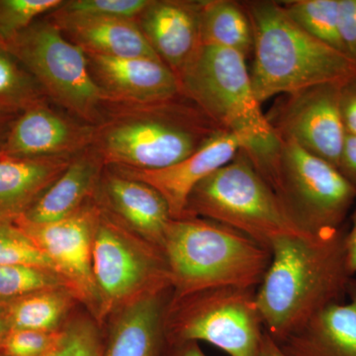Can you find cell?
Listing matches in <instances>:
<instances>
[{
    "label": "cell",
    "instance_id": "cell-31",
    "mask_svg": "<svg viewBox=\"0 0 356 356\" xmlns=\"http://www.w3.org/2000/svg\"><path fill=\"white\" fill-rule=\"evenodd\" d=\"M9 264H26L55 271L46 255L13 222H0V266Z\"/></svg>",
    "mask_w": 356,
    "mask_h": 356
},
{
    "label": "cell",
    "instance_id": "cell-19",
    "mask_svg": "<svg viewBox=\"0 0 356 356\" xmlns=\"http://www.w3.org/2000/svg\"><path fill=\"white\" fill-rule=\"evenodd\" d=\"M350 300L318 312L280 344L287 356H356V280Z\"/></svg>",
    "mask_w": 356,
    "mask_h": 356
},
{
    "label": "cell",
    "instance_id": "cell-22",
    "mask_svg": "<svg viewBox=\"0 0 356 356\" xmlns=\"http://www.w3.org/2000/svg\"><path fill=\"white\" fill-rule=\"evenodd\" d=\"M105 166L92 147L76 154L64 173L21 217L35 224H46L74 214L95 198Z\"/></svg>",
    "mask_w": 356,
    "mask_h": 356
},
{
    "label": "cell",
    "instance_id": "cell-35",
    "mask_svg": "<svg viewBox=\"0 0 356 356\" xmlns=\"http://www.w3.org/2000/svg\"><path fill=\"white\" fill-rule=\"evenodd\" d=\"M337 170L356 188V136H346Z\"/></svg>",
    "mask_w": 356,
    "mask_h": 356
},
{
    "label": "cell",
    "instance_id": "cell-34",
    "mask_svg": "<svg viewBox=\"0 0 356 356\" xmlns=\"http://www.w3.org/2000/svg\"><path fill=\"white\" fill-rule=\"evenodd\" d=\"M339 110L346 135L356 136V79L341 86Z\"/></svg>",
    "mask_w": 356,
    "mask_h": 356
},
{
    "label": "cell",
    "instance_id": "cell-16",
    "mask_svg": "<svg viewBox=\"0 0 356 356\" xmlns=\"http://www.w3.org/2000/svg\"><path fill=\"white\" fill-rule=\"evenodd\" d=\"M95 199L126 228L163 250L172 218L156 189L105 166Z\"/></svg>",
    "mask_w": 356,
    "mask_h": 356
},
{
    "label": "cell",
    "instance_id": "cell-12",
    "mask_svg": "<svg viewBox=\"0 0 356 356\" xmlns=\"http://www.w3.org/2000/svg\"><path fill=\"white\" fill-rule=\"evenodd\" d=\"M341 86L322 84L286 95L266 115L278 137L337 168L346 136L339 110Z\"/></svg>",
    "mask_w": 356,
    "mask_h": 356
},
{
    "label": "cell",
    "instance_id": "cell-7",
    "mask_svg": "<svg viewBox=\"0 0 356 356\" xmlns=\"http://www.w3.org/2000/svg\"><path fill=\"white\" fill-rule=\"evenodd\" d=\"M259 173L304 235H325L344 228L356 188L336 166L280 138L275 153Z\"/></svg>",
    "mask_w": 356,
    "mask_h": 356
},
{
    "label": "cell",
    "instance_id": "cell-3",
    "mask_svg": "<svg viewBox=\"0 0 356 356\" xmlns=\"http://www.w3.org/2000/svg\"><path fill=\"white\" fill-rule=\"evenodd\" d=\"M254 30L255 96L264 103L322 84L356 79V60L302 29L275 1L243 3Z\"/></svg>",
    "mask_w": 356,
    "mask_h": 356
},
{
    "label": "cell",
    "instance_id": "cell-29",
    "mask_svg": "<svg viewBox=\"0 0 356 356\" xmlns=\"http://www.w3.org/2000/svg\"><path fill=\"white\" fill-rule=\"evenodd\" d=\"M105 339L99 327L86 318L63 325L57 348L49 356H103Z\"/></svg>",
    "mask_w": 356,
    "mask_h": 356
},
{
    "label": "cell",
    "instance_id": "cell-28",
    "mask_svg": "<svg viewBox=\"0 0 356 356\" xmlns=\"http://www.w3.org/2000/svg\"><path fill=\"white\" fill-rule=\"evenodd\" d=\"M64 0H0V43L24 31Z\"/></svg>",
    "mask_w": 356,
    "mask_h": 356
},
{
    "label": "cell",
    "instance_id": "cell-26",
    "mask_svg": "<svg viewBox=\"0 0 356 356\" xmlns=\"http://www.w3.org/2000/svg\"><path fill=\"white\" fill-rule=\"evenodd\" d=\"M283 6L290 18L302 29L332 48L343 51L339 33V0H295L283 2Z\"/></svg>",
    "mask_w": 356,
    "mask_h": 356
},
{
    "label": "cell",
    "instance_id": "cell-10",
    "mask_svg": "<svg viewBox=\"0 0 356 356\" xmlns=\"http://www.w3.org/2000/svg\"><path fill=\"white\" fill-rule=\"evenodd\" d=\"M92 270L102 321L138 299L172 288L163 250L102 208L93 242Z\"/></svg>",
    "mask_w": 356,
    "mask_h": 356
},
{
    "label": "cell",
    "instance_id": "cell-6",
    "mask_svg": "<svg viewBox=\"0 0 356 356\" xmlns=\"http://www.w3.org/2000/svg\"><path fill=\"white\" fill-rule=\"evenodd\" d=\"M184 217L220 222L269 250L282 238L310 236L290 220L275 191L243 149L192 191Z\"/></svg>",
    "mask_w": 356,
    "mask_h": 356
},
{
    "label": "cell",
    "instance_id": "cell-8",
    "mask_svg": "<svg viewBox=\"0 0 356 356\" xmlns=\"http://www.w3.org/2000/svg\"><path fill=\"white\" fill-rule=\"evenodd\" d=\"M0 44L34 76L49 102L84 123L99 125L106 99L91 76L86 53L47 16Z\"/></svg>",
    "mask_w": 356,
    "mask_h": 356
},
{
    "label": "cell",
    "instance_id": "cell-20",
    "mask_svg": "<svg viewBox=\"0 0 356 356\" xmlns=\"http://www.w3.org/2000/svg\"><path fill=\"white\" fill-rule=\"evenodd\" d=\"M46 16L60 28L65 38L79 47L84 53L112 58L159 60L135 19L70 17L53 13Z\"/></svg>",
    "mask_w": 356,
    "mask_h": 356
},
{
    "label": "cell",
    "instance_id": "cell-21",
    "mask_svg": "<svg viewBox=\"0 0 356 356\" xmlns=\"http://www.w3.org/2000/svg\"><path fill=\"white\" fill-rule=\"evenodd\" d=\"M74 156L21 158L0 152V222H13L24 215Z\"/></svg>",
    "mask_w": 356,
    "mask_h": 356
},
{
    "label": "cell",
    "instance_id": "cell-18",
    "mask_svg": "<svg viewBox=\"0 0 356 356\" xmlns=\"http://www.w3.org/2000/svg\"><path fill=\"white\" fill-rule=\"evenodd\" d=\"M172 288L147 295L117 311L103 356H168L165 317Z\"/></svg>",
    "mask_w": 356,
    "mask_h": 356
},
{
    "label": "cell",
    "instance_id": "cell-27",
    "mask_svg": "<svg viewBox=\"0 0 356 356\" xmlns=\"http://www.w3.org/2000/svg\"><path fill=\"white\" fill-rule=\"evenodd\" d=\"M56 288L67 289L62 277L51 269L26 264L0 266V305Z\"/></svg>",
    "mask_w": 356,
    "mask_h": 356
},
{
    "label": "cell",
    "instance_id": "cell-1",
    "mask_svg": "<svg viewBox=\"0 0 356 356\" xmlns=\"http://www.w3.org/2000/svg\"><path fill=\"white\" fill-rule=\"evenodd\" d=\"M348 229L315 236H287L270 247L271 261L257 289L264 331L277 343L318 312L348 296Z\"/></svg>",
    "mask_w": 356,
    "mask_h": 356
},
{
    "label": "cell",
    "instance_id": "cell-24",
    "mask_svg": "<svg viewBox=\"0 0 356 356\" xmlns=\"http://www.w3.org/2000/svg\"><path fill=\"white\" fill-rule=\"evenodd\" d=\"M76 301L67 288H56L32 293L4 306L10 330L54 332L62 329Z\"/></svg>",
    "mask_w": 356,
    "mask_h": 356
},
{
    "label": "cell",
    "instance_id": "cell-17",
    "mask_svg": "<svg viewBox=\"0 0 356 356\" xmlns=\"http://www.w3.org/2000/svg\"><path fill=\"white\" fill-rule=\"evenodd\" d=\"M200 1L152 0L136 19L159 60L178 77L200 43Z\"/></svg>",
    "mask_w": 356,
    "mask_h": 356
},
{
    "label": "cell",
    "instance_id": "cell-2",
    "mask_svg": "<svg viewBox=\"0 0 356 356\" xmlns=\"http://www.w3.org/2000/svg\"><path fill=\"white\" fill-rule=\"evenodd\" d=\"M221 132L180 95L149 104L106 103L91 147L105 165L159 170L186 159Z\"/></svg>",
    "mask_w": 356,
    "mask_h": 356
},
{
    "label": "cell",
    "instance_id": "cell-9",
    "mask_svg": "<svg viewBox=\"0 0 356 356\" xmlns=\"http://www.w3.org/2000/svg\"><path fill=\"white\" fill-rule=\"evenodd\" d=\"M165 331L170 346L204 341L229 356H259L264 327L257 289L219 287L172 295Z\"/></svg>",
    "mask_w": 356,
    "mask_h": 356
},
{
    "label": "cell",
    "instance_id": "cell-15",
    "mask_svg": "<svg viewBox=\"0 0 356 356\" xmlns=\"http://www.w3.org/2000/svg\"><path fill=\"white\" fill-rule=\"evenodd\" d=\"M86 55L91 76L106 103L149 104L181 95L175 72L156 58Z\"/></svg>",
    "mask_w": 356,
    "mask_h": 356
},
{
    "label": "cell",
    "instance_id": "cell-33",
    "mask_svg": "<svg viewBox=\"0 0 356 356\" xmlns=\"http://www.w3.org/2000/svg\"><path fill=\"white\" fill-rule=\"evenodd\" d=\"M339 33L344 53L356 60V0H339Z\"/></svg>",
    "mask_w": 356,
    "mask_h": 356
},
{
    "label": "cell",
    "instance_id": "cell-37",
    "mask_svg": "<svg viewBox=\"0 0 356 356\" xmlns=\"http://www.w3.org/2000/svg\"><path fill=\"white\" fill-rule=\"evenodd\" d=\"M168 356H207L198 343H185L170 346Z\"/></svg>",
    "mask_w": 356,
    "mask_h": 356
},
{
    "label": "cell",
    "instance_id": "cell-40",
    "mask_svg": "<svg viewBox=\"0 0 356 356\" xmlns=\"http://www.w3.org/2000/svg\"><path fill=\"white\" fill-rule=\"evenodd\" d=\"M9 332H10V327L7 321L6 306L0 305V350H1L2 344Z\"/></svg>",
    "mask_w": 356,
    "mask_h": 356
},
{
    "label": "cell",
    "instance_id": "cell-14",
    "mask_svg": "<svg viewBox=\"0 0 356 356\" xmlns=\"http://www.w3.org/2000/svg\"><path fill=\"white\" fill-rule=\"evenodd\" d=\"M245 147V140L240 136L221 132L195 153L168 168L136 170L124 166H106L153 187L165 199L172 219H179L184 216L192 191L206 177L229 163Z\"/></svg>",
    "mask_w": 356,
    "mask_h": 356
},
{
    "label": "cell",
    "instance_id": "cell-25",
    "mask_svg": "<svg viewBox=\"0 0 356 356\" xmlns=\"http://www.w3.org/2000/svg\"><path fill=\"white\" fill-rule=\"evenodd\" d=\"M47 100L34 76L0 44V111L17 116Z\"/></svg>",
    "mask_w": 356,
    "mask_h": 356
},
{
    "label": "cell",
    "instance_id": "cell-38",
    "mask_svg": "<svg viewBox=\"0 0 356 356\" xmlns=\"http://www.w3.org/2000/svg\"><path fill=\"white\" fill-rule=\"evenodd\" d=\"M259 356H287L281 350L280 344L276 343L273 339L269 337V334L264 331L262 336L261 351Z\"/></svg>",
    "mask_w": 356,
    "mask_h": 356
},
{
    "label": "cell",
    "instance_id": "cell-13",
    "mask_svg": "<svg viewBox=\"0 0 356 356\" xmlns=\"http://www.w3.org/2000/svg\"><path fill=\"white\" fill-rule=\"evenodd\" d=\"M95 126L39 103L18 115L0 152L21 158L74 156L92 146Z\"/></svg>",
    "mask_w": 356,
    "mask_h": 356
},
{
    "label": "cell",
    "instance_id": "cell-4",
    "mask_svg": "<svg viewBox=\"0 0 356 356\" xmlns=\"http://www.w3.org/2000/svg\"><path fill=\"white\" fill-rule=\"evenodd\" d=\"M172 296L219 287L254 288L271 261L268 248L200 217L170 220L163 240Z\"/></svg>",
    "mask_w": 356,
    "mask_h": 356
},
{
    "label": "cell",
    "instance_id": "cell-36",
    "mask_svg": "<svg viewBox=\"0 0 356 356\" xmlns=\"http://www.w3.org/2000/svg\"><path fill=\"white\" fill-rule=\"evenodd\" d=\"M346 259L351 275L356 274V207L351 215V225L346 235Z\"/></svg>",
    "mask_w": 356,
    "mask_h": 356
},
{
    "label": "cell",
    "instance_id": "cell-5",
    "mask_svg": "<svg viewBox=\"0 0 356 356\" xmlns=\"http://www.w3.org/2000/svg\"><path fill=\"white\" fill-rule=\"evenodd\" d=\"M245 60L238 51L201 44L177 79L182 95L222 131L245 140L243 149L257 166L273 154L280 137L255 96Z\"/></svg>",
    "mask_w": 356,
    "mask_h": 356
},
{
    "label": "cell",
    "instance_id": "cell-11",
    "mask_svg": "<svg viewBox=\"0 0 356 356\" xmlns=\"http://www.w3.org/2000/svg\"><path fill=\"white\" fill-rule=\"evenodd\" d=\"M102 207L95 198L74 214L46 224L18 217L13 222L25 234L62 277L77 301L96 315L97 294L92 270L93 242Z\"/></svg>",
    "mask_w": 356,
    "mask_h": 356
},
{
    "label": "cell",
    "instance_id": "cell-30",
    "mask_svg": "<svg viewBox=\"0 0 356 356\" xmlns=\"http://www.w3.org/2000/svg\"><path fill=\"white\" fill-rule=\"evenodd\" d=\"M152 0H69L53 11L70 17H119L137 19Z\"/></svg>",
    "mask_w": 356,
    "mask_h": 356
},
{
    "label": "cell",
    "instance_id": "cell-23",
    "mask_svg": "<svg viewBox=\"0 0 356 356\" xmlns=\"http://www.w3.org/2000/svg\"><path fill=\"white\" fill-rule=\"evenodd\" d=\"M199 18L202 46L238 51L245 58L254 51V30L243 3L204 0Z\"/></svg>",
    "mask_w": 356,
    "mask_h": 356
},
{
    "label": "cell",
    "instance_id": "cell-32",
    "mask_svg": "<svg viewBox=\"0 0 356 356\" xmlns=\"http://www.w3.org/2000/svg\"><path fill=\"white\" fill-rule=\"evenodd\" d=\"M62 329L54 332L10 330L1 346L3 356H49L57 348Z\"/></svg>",
    "mask_w": 356,
    "mask_h": 356
},
{
    "label": "cell",
    "instance_id": "cell-39",
    "mask_svg": "<svg viewBox=\"0 0 356 356\" xmlns=\"http://www.w3.org/2000/svg\"><path fill=\"white\" fill-rule=\"evenodd\" d=\"M17 116L0 111V149H1L2 145H3L4 140H6L7 133H8L11 124H13L14 119Z\"/></svg>",
    "mask_w": 356,
    "mask_h": 356
},
{
    "label": "cell",
    "instance_id": "cell-41",
    "mask_svg": "<svg viewBox=\"0 0 356 356\" xmlns=\"http://www.w3.org/2000/svg\"><path fill=\"white\" fill-rule=\"evenodd\" d=\"M0 356H3V355H2V353H0Z\"/></svg>",
    "mask_w": 356,
    "mask_h": 356
}]
</instances>
